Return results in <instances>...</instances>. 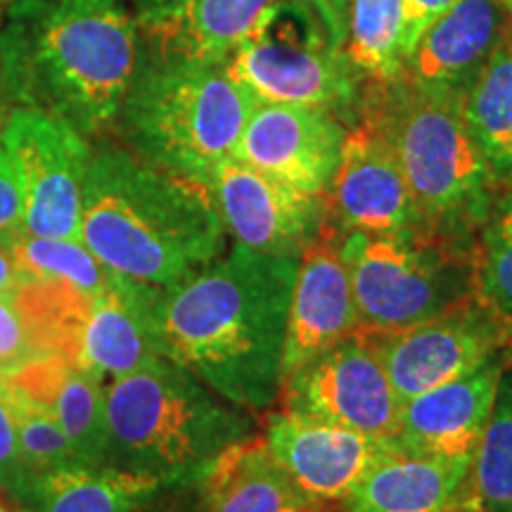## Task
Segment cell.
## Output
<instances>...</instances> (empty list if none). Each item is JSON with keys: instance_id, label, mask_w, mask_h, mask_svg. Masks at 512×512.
<instances>
[{"instance_id": "cell-1", "label": "cell", "mask_w": 512, "mask_h": 512, "mask_svg": "<svg viewBox=\"0 0 512 512\" xmlns=\"http://www.w3.org/2000/svg\"><path fill=\"white\" fill-rule=\"evenodd\" d=\"M299 259L233 245L150 302L157 351L245 411L278 403Z\"/></svg>"}, {"instance_id": "cell-2", "label": "cell", "mask_w": 512, "mask_h": 512, "mask_svg": "<svg viewBox=\"0 0 512 512\" xmlns=\"http://www.w3.org/2000/svg\"><path fill=\"white\" fill-rule=\"evenodd\" d=\"M140 53L126 0H10L0 24V91L8 107L105 138L117 133Z\"/></svg>"}, {"instance_id": "cell-3", "label": "cell", "mask_w": 512, "mask_h": 512, "mask_svg": "<svg viewBox=\"0 0 512 512\" xmlns=\"http://www.w3.org/2000/svg\"><path fill=\"white\" fill-rule=\"evenodd\" d=\"M81 242L110 271L169 290L226 252L209 188L128 147L98 145L83 185Z\"/></svg>"}, {"instance_id": "cell-4", "label": "cell", "mask_w": 512, "mask_h": 512, "mask_svg": "<svg viewBox=\"0 0 512 512\" xmlns=\"http://www.w3.org/2000/svg\"><path fill=\"white\" fill-rule=\"evenodd\" d=\"M356 124L392 150L425 233L475 249L498 188L467 128L463 93L403 74L366 81Z\"/></svg>"}, {"instance_id": "cell-5", "label": "cell", "mask_w": 512, "mask_h": 512, "mask_svg": "<svg viewBox=\"0 0 512 512\" xmlns=\"http://www.w3.org/2000/svg\"><path fill=\"white\" fill-rule=\"evenodd\" d=\"M105 394L107 463L155 477L166 489H195L226 448L254 434L252 411L164 356L112 380Z\"/></svg>"}, {"instance_id": "cell-6", "label": "cell", "mask_w": 512, "mask_h": 512, "mask_svg": "<svg viewBox=\"0 0 512 512\" xmlns=\"http://www.w3.org/2000/svg\"><path fill=\"white\" fill-rule=\"evenodd\" d=\"M252 107L226 62L140 53L117 133L138 157L207 183L233 155Z\"/></svg>"}, {"instance_id": "cell-7", "label": "cell", "mask_w": 512, "mask_h": 512, "mask_svg": "<svg viewBox=\"0 0 512 512\" xmlns=\"http://www.w3.org/2000/svg\"><path fill=\"white\" fill-rule=\"evenodd\" d=\"M344 34L347 0H275L226 67L254 102L316 107L354 126L366 79Z\"/></svg>"}, {"instance_id": "cell-8", "label": "cell", "mask_w": 512, "mask_h": 512, "mask_svg": "<svg viewBox=\"0 0 512 512\" xmlns=\"http://www.w3.org/2000/svg\"><path fill=\"white\" fill-rule=\"evenodd\" d=\"M335 238L354 290L358 330L413 328L477 294L472 247L425 233Z\"/></svg>"}, {"instance_id": "cell-9", "label": "cell", "mask_w": 512, "mask_h": 512, "mask_svg": "<svg viewBox=\"0 0 512 512\" xmlns=\"http://www.w3.org/2000/svg\"><path fill=\"white\" fill-rule=\"evenodd\" d=\"M0 145L22 188L24 233L81 240L91 140L53 114L10 107L0 124Z\"/></svg>"}, {"instance_id": "cell-10", "label": "cell", "mask_w": 512, "mask_h": 512, "mask_svg": "<svg viewBox=\"0 0 512 512\" xmlns=\"http://www.w3.org/2000/svg\"><path fill=\"white\" fill-rule=\"evenodd\" d=\"M283 411L375 439H396L401 399L373 337L363 330L339 339L280 384Z\"/></svg>"}, {"instance_id": "cell-11", "label": "cell", "mask_w": 512, "mask_h": 512, "mask_svg": "<svg viewBox=\"0 0 512 512\" xmlns=\"http://www.w3.org/2000/svg\"><path fill=\"white\" fill-rule=\"evenodd\" d=\"M366 332V330H363ZM401 403L512 354V320L479 294L441 316L396 332H368Z\"/></svg>"}, {"instance_id": "cell-12", "label": "cell", "mask_w": 512, "mask_h": 512, "mask_svg": "<svg viewBox=\"0 0 512 512\" xmlns=\"http://www.w3.org/2000/svg\"><path fill=\"white\" fill-rule=\"evenodd\" d=\"M233 245L299 259L328 228L325 195L297 190L230 155L204 183Z\"/></svg>"}, {"instance_id": "cell-13", "label": "cell", "mask_w": 512, "mask_h": 512, "mask_svg": "<svg viewBox=\"0 0 512 512\" xmlns=\"http://www.w3.org/2000/svg\"><path fill=\"white\" fill-rule=\"evenodd\" d=\"M349 128L337 114L316 107L254 102L233 157L275 181L325 195Z\"/></svg>"}, {"instance_id": "cell-14", "label": "cell", "mask_w": 512, "mask_h": 512, "mask_svg": "<svg viewBox=\"0 0 512 512\" xmlns=\"http://www.w3.org/2000/svg\"><path fill=\"white\" fill-rule=\"evenodd\" d=\"M325 207L335 235L425 233L392 150L361 124L349 128Z\"/></svg>"}, {"instance_id": "cell-15", "label": "cell", "mask_w": 512, "mask_h": 512, "mask_svg": "<svg viewBox=\"0 0 512 512\" xmlns=\"http://www.w3.org/2000/svg\"><path fill=\"white\" fill-rule=\"evenodd\" d=\"M264 441L294 482L335 505L394 446V439H375L290 411L268 415Z\"/></svg>"}, {"instance_id": "cell-16", "label": "cell", "mask_w": 512, "mask_h": 512, "mask_svg": "<svg viewBox=\"0 0 512 512\" xmlns=\"http://www.w3.org/2000/svg\"><path fill=\"white\" fill-rule=\"evenodd\" d=\"M275 0H128L143 53L226 62Z\"/></svg>"}, {"instance_id": "cell-17", "label": "cell", "mask_w": 512, "mask_h": 512, "mask_svg": "<svg viewBox=\"0 0 512 512\" xmlns=\"http://www.w3.org/2000/svg\"><path fill=\"white\" fill-rule=\"evenodd\" d=\"M358 330L351 278L332 230L299 256L283 347V384L292 373Z\"/></svg>"}, {"instance_id": "cell-18", "label": "cell", "mask_w": 512, "mask_h": 512, "mask_svg": "<svg viewBox=\"0 0 512 512\" xmlns=\"http://www.w3.org/2000/svg\"><path fill=\"white\" fill-rule=\"evenodd\" d=\"M512 354L491 358L470 375L403 401L401 425L394 444L401 451L472 460L491 418L496 389Z\"/></svg>"}, {"instance_id": "cell-19", "label": "cell", "mask_w": 512, "mask_h": 512, "mask_svg": "<svg viewBox=\"0 0 512 512\" xmlns=\"http://www.w3.org/2000/svg\"><path fill=\"white\" fill-rule=\"evenodd\" d=\"M510 24L501 0H458L418 38L403 76L465 95Z\"/></svg>"}, {"instance_id": "cell-20", "label": "cell", "mask_w": 512, "mask_h": 512, "mask_svg": "<svg viewBox=\"0 0 512 512\" xmlns=\"http://www.w3.org/2000/svg\"><path fill=\"white\" fill-rule=\"evenodd\" d=\"M195 489L197 512H339L294 482L256 434L226 448Z\"/></svg>"}, {"instance_id": "cell-21", "label": "cell", "mask_w": 512, "mask_h": 512, "mask_svg": "<svg viewBox=\"0 0 512 512\" xmlns=\"http://www.w3.org/2000/svg\"><path fill=\"white\" fill-rule=\"evenodd\" d=\"M472 460L389 448L358 479L342 503V512H453L470 482Z\"/></svg>"}, {"instance_id": "cell-22", "label": "cell", "mask_w": 512, "mask_h": 512, "mask_svg": "<svg viewBox=\"0 0 512 512\" xmlns=\"http://www.w3.org/2000/svg\"><path fill=\"white\" fill-rule=\"evenodd\" d=\"M0 380L29 396L60 422L81 463H107V384L55 354L0 375Z\"/></svg>"}, {"instance_id": "cell-23", "label": "cell", "mask_w": 512, "mask_h": 512, "mask_svg": "<svg viewBox=\"0 0 512 512\" xmlns=\"http://www.w3.org/2000/svg\"><path fill=\"white\" fill-rule=\"evenodd\" d=\"M166 491L176 489L124 467L74 463L38 477L22 512H140Z\"/></svg>"}, {"instance_id": "cell-24", "label": "cell", "mask_w": 512, "mask_h": 512, "mask_svg": "<svg viewBox=\"0 0 512 512\" xmlns=\"http://www.w3.org/2000/svg\"><path fill=\"white\" fill-rule=\"evenodd\" d=\"M463 114L496 188L512 183V24L463 95Z\"/></svg>"}, {"instance_id": "cell-25", "label": "cell", "mask_w": 512, "mask_h": 512, "mask_svg": "<svg viewBox=\"0 0 512 512\" xmlns=\"http://www.w3.org/2000/svg\"><path fill=\"white\" fill-rule=\"evenodd\" d=\"M344 50L366 81H389L406 64L403 0H347Z\"/></svg>"}, {"instance_id": "cell-26", "label": "cell", "mask_w": 512, "mask_h": 512, "mask_svg": "<svg viewBox=\"0 0 512 512\" xmlns=\"http://www.w3.org/2000/svg\"><path fill=\"white\" fill-rule=\"evenodd\" d=\"M3 245L15 256L27 283L57 285L83 297H98L119 278L81 240L41 238L22 230Z\"/></svg>"}, {"instance_id": "cell-27", "label": "cell", "mask_w": 512, "mask_h": 512, "mask_svg": "<svg viewBox=\"0 0 512 512\" xmlns=\"http://www.w3.org/2000/svg\"><path fill=\"white\" fill-rule=\"evenodd\" d=\"M465 496L482 512H512V361L498 382Z\"/></svg>"}, {"instance_id": "cell-28", "label": "cell", "mask_w": 512, "mask_h": 512, "mask_svg": "<svg viewBox=\"0 0 512 512\" xmlns=\"http://www.w3.org/2000/svg\"><path fill=\"white\" fill-rule=\"evenodd\" d=\"M477 294L512 320V183L496 192L475 245Z\"/></svg>"}, {"instance_id": "cell-29", "label": "cell", "mask_w": 512, "mask_h": 512, "mask_svg": "<svg viewBox=\"0 0 512 512\" xmlns=\"http://www.w3.org/2000/svg\"><path fill=\"white\" fill-rule=\"evenodd\" d=\"M3 387L8 389L17 441L31 475L38 479L41 475H46V472L57 470V467L81 463L76 458L72 441H69V437L60 427V422L46 408L38 406L36 401H31L29 396L17 392V389H12L10 384L3 382Z\"/></svg>"}, {"instance_id": "cell-30", "label": "cell", "mask_w": 512, "mask_h": 512, "mask_svg": "<svg viewBox=\"0 0 512 512\" xmlns=\"http://www.w3.org/2000/svg\"><path fill=\"white\" fill-rule=\"evenodd\" d=\"M41 356H46V351L19 290L0 292V375L15 373Z\"/></svg>"}, {"instance_id": "cell-31", "label": "cell", "mask_w": 512, "mask_h": 512, "mask_svg": "<svg viewBox=\"0 0 512 512\" xmlns=\"http://www.w3.org/2000/svg\"><path fill=\"white\" fill-rule=\"evenodd\" d=\"M34 484L36 477L24 463L22 448L17 441L8 389L0 382V496H5L17 505V510H22L29 503Z\"/></svg>"}, {"instance_id": "cell-32", "label": "cell", "mask_w": 512, "mask_h": 512, "mask_svg": "<svg viewBox=\"0 0 512 512\" xmlns=\"http://www.w3.org/2000/svg\"><path fill=\"white\" fill-rule=\"evenodd\" d=\"M24 230V197L10 157L0 145V242Z\"/></svg>"}, {"instance_id": "cell-33", "label": "cell", "mask_w": 512, "mask_h": 512, "mask_svg": "<svg viewBox=\"0 0 512 512\" xmlns=\"http://www.w3.org/2000/svg\"><path fill=\"white\" fill-rule=\"evenodd\" d=\"M456 3L458 0H403V15H406V57L411 55V50L418 43V38L425 34V29L432 22H437Z\"/></svg>"}, {"instance_id": "cell-34", "label": "cell", "mask_w": 512, "mask_h": 512, "mask_svg": "<svg viewBox=\"0 0 512 512\" xmlns=\"http://www.w3.org/2000/svg\"><path fill=\"white\" fill-rule=\"evenodd\" d=\"M27 285L22 268L17 266L15 256L10 254V249L0 242V292H12L19 287Z\"/></svg>"}, {"instance_id": "cell-35", "label": "cell", "mask_w": 512, "mask_h": 512, "mask_svg": "<svg viewBox=\"0 0 512 512\" xmlns=\"http://www.w3.org/2000/svg\"><path fill=\"white\" fill-rule=\"evenodd\" d=\"M3 15H5V3L3 0H0V24H3ZM8 102H5V98H3V91H0V124H3V119H5V114H8Z\"/></svg>"}, {"instance_id": "cell-36", "label": "cell", "mask_w": 512, "mask_h": 512, "mask_svg": "<svg viewBox=\"0 0 512 512\" xmlns=\"http://www.w3.org/2000/svg\"><path fill=\"white\" fill-rule=\"evenodd\" d=\"M453 512H482V510H479V508H477V505L470 501V498H467V496H463V501H460V503H458V508H456V510H453Z\"/></svg>"}, {"instance_id": "cell-37", "label": "cell", "mask_w": 512, "mask_h": 512, "mask_svg": "<svg viewBox=\"0 0 512 512\" xmlns=\"http://www.w3.org/2000/svg\"><path fill=\"white\" fill-rule=\"evenodd\" d=\"M162 498V496H159ZM159 498L152 505H147V508H143L140 512H178V510H174V508H162V505H157L159 503Z\"/></svg>"}, {"instance_id": "cell-38", "label": "cell", "mask_w": 512, "mask_h": 512, "mask_svg": "<svg viewBox=\"0 0 512 512\" xmlns=\"http://www.w3.org/2000/svg\"><path fill=\"white\" fill-rule=\"evenodd\" d=\"M0 512H22V510H12L8 503H3V501H0Z\"/></svg>"}, {"instance_id": "cell-39", "label": "cell", "mask_w": 512, "mask_h": 512, "mask_svg": "<svg viewBox=\"0 0 512 512\" xmlns=\"http://www.w3.org/2000/svg\"><path fill=\"white\" fill-rule=\"evenodd\" d=\"M501 3H503V8H505V10H508V12H510V15H512V0H501Z\"/></svg>"}, {"instance_id": "cell-40", "label": "cell", "mask_w": 512, "mask_h": 512, "mask_svg": "<svg viewBox=\"0 0 512 512\" xmlns=\"http://www.w3.org/2000/svg\"><path fill=\"white\" fill-rule=\"evenodd\" d=\"M3 3H10V0H3Z\"/></svg>"}]
</instances>
